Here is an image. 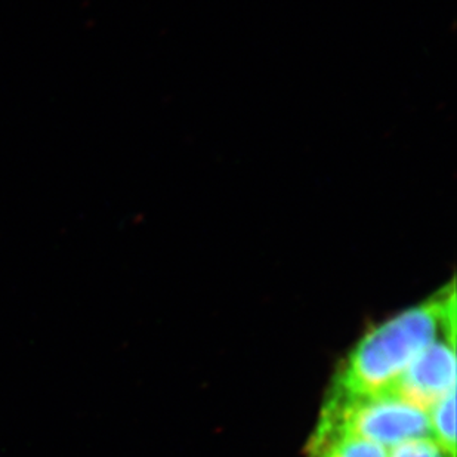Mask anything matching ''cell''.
I'll return each mask as SVG.
<instances>
[{
  "instance_id": "obj_1",
  "label": "cell",
  "mask_w": 457,
  "mask_h": 457,
  "mask_svg": "<svg viewBox=\"0 0 457 457\" xmlns=\"http://www.w3.org/2000/svg\"><path fill=\"white\" fill-rule=\"evenodd\" d=\"M445 333H456L454 281L364 333L337 366L328 393H391L414 358Z\"/></svg>"
},
{
  "instance_id": "obj_2",
  "label": "cell",
  "mask_w": 457,
  "mask_h": 457,
  "mask_svg": "<svg viewBox=\"0 0 457 457\" xmlns=\"http://www.w3.org/2000/svg\"><path fill=\"white\" fill-rule=\"evenodd\" d=\"M428 436H431L428 413L395 395H348L326 391L306 447L335 438H358L389 450L404 441Z\"/></svg>"
},
{
  "instance_id": "obj_3",
  "label": "cell",
  "mask_w": 457,
  "mask_h": 457,
  "mask_svg": "<svg viewBox=\"0 0 457 457\" xmlns=\"http://www.w3.org/2000/svg\"><path fill=\"white\" fill-rule=\"evenodd\" d=\"M453 389H456V333H445L414 358L389 394L428 413Z\"/></svg>"
},
{
  "instance_id": "obj_4",
  "label": "cell",
  "mask_w": 457,
  "mask_h": 457,
  "mask_svg": "<svg viewBox=\"0 0 457 457\" xmlns=\"http://www.w3.org/2000/svg\"><path fill=\"white\" fill-rule=\"evenodd\" d=\"M431 436L445 449L456 453V389L436 403L428 411Z\"/></svg>"
},
{
  "instance_id": "obj_5",
  "label": "cell",
  "mask_w": 457,
  "mask_h": 457,
  "mask_svg": "<svg viewBox=\"0 0 457 457\" xmlns=\"http://www.w3.org/2000/svg\"><path fill=\"white\" fill-rule=\"evenodd\" d=\"M388 450L358 438H335L306 447L308 457H386Z\"/></svg>"
},
{
  "instance_id": "obj_6",
  "label": "cell",
  "mask_w": 457,
  "mask_h": 457,
  "mask_svg": "<svg viewBox=\"0 0 457 457\" xmlns=\"http://www.w3.org/2000/svg\"><path fill=\"white\" fill-rule=\"evenodd\" d=\"M386 457H456V453L445 449L434 436H419L394 445Z\"/></svg>"
}]
</instances>
